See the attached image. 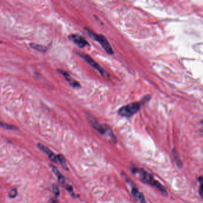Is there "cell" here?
Masks as SVG:
<instances>
[{"label": "cell", "mask_w": 203, "mask_h": 203, "mask_svg": "<svg viewBox=\"0 0 203 203\" xmlns=\"http://www.w3.org/2000/svg\"><path fill=\"white\" fill-rule=\"evenodd\" d=\"M133 173L138 175L140 180L144 184L150 185L151 186L155 187L163 195H168V192L164 188L159 182L155 180L152 175L143 169H138L133 168L131 169Z\"/></svg>", "instance_id": "1"}, {"label": "cell", "mask_w": 203, "mask_h": 203, "mask_svg": "<svg viewBox=\"0 0 203 203\" xmlns=\"http://www.w3.org/2000/svg\"><path fill=\"white\" fill-rule=\"evenodd\" d=\"M150 98H151V96L147 95L145 97L141 102H134L127 104L118 110V114L122 117H126V118L131 117L139 110L143 104H144L145 102L149 101Z\"/></svg>", "instance_id": "2"}, {"label": "cell", "mask_w": 203, "mask_h": 203, "mask_svg": "<svg viewBox=\"0 0 203 203\" xmlns=\"http://www.w3.org/2000/svg\"><path fill=\"white\" fill-rule=\"evenodd\" d=\"M84 31L90 38L100 43L104 50L109 54L112 55L114 54V51L113 50L110 43L104 36H103L102 34H97L88 27H84Z\"/></svg>", "instance_id": "3"}, {"label": "cell", "mask_w": 203, "mask_h": 203, "mask_svg": "<svg viewBox=\"0 0 203 203\" xmlns=\"http://www.w3.org/2000/svg\"><path fill=\"white\" fill-rule=\"evenodd\" d=\"M77 54L81 57H82L84 60H85V61L91 66H92L93 68H95V70H97L100 74H101L102 76L103 77H109V75L108 74V73L102 68L100 65H99V64L96 62L94 60L90 57L89 55L86 54L85 53L83 52H77Z\"/></svg>", "instance_id": "4"}, {"label": "cell", "mask_w": 203, "mask_h": 203, "mask_svg": "<svg viewBox=\"0 0 203 203\" xmlns=\"http://www.w3.org/2000/svg\"><path fill=\"white\" fill-rule=\"evenodd\" d=\"M86 116V118L88 119V122H89V123L91 124V125L95 130H97L100 134H101L102 135L107 134V132L110 128L108 126H107L106 125H100L98 123V122L94 118L93 116H91L89 114H87Z\"/></svg>", "instance_id": "5"}, {"label": "cell", "mask_w": 203, "mask_h": 203, "mask_svg": "<svg viewBox=\"0 0 203 203\" xmlns=\"http://www.w3.org/2000/svg\"><path fill=\"white\" fill-rule=\"evenodd\" d=\"M68 39L80 48H84L86 45H89L88 42L85 39V38L79 34H70L68 36Z\"/></svg>", "instance_id": "6"}, {"label": "cell", "mask_w": 203, "mask_h": 203, "mask_svg": "<svg viewBox=\"0 0 203 203\" xmlns=\"http://www.w3.org/2000/svg\"><path fill=\"white\" fill-rule=\"evenodd\" d=\"M57 72L59 73L60 74H61V75L63 76V77L65 78V79L68 81V82L70 84V85H71L73 88H81L80 84L77 81L75 80L72 77H71L68 72L64 71L62 69H57Z\"/></svg>", "instance_id": "7"}, {"label": "cell", "mask_w": 203, "mask_h": 203, "mask_svg": "<svg viewBox=\"0 0 203 203\" xmlns=\"http://www.w3.org/2000/svg\"><path fill=\"white\" fill-rule=\"evenodd\" d=\"M38 147L39 148L43 151L45 152L48 155V156L49 157L50 159L52 162L56 163H57V161H58L57 156H56L54 152H52L48 148H47L46 146H45V145H44L41 144H38Z\"/></svg>", "instance_id": "8"}, {"label": "cell", "mask_w": 203, "mask_h": 203, "mask_svg": "<svg viewBox=\"0 0 203 203\" xmlns=\"http://www.w3.org/2000/svg\"><path fill=\"white\" fill-rule=\"evenodd\" d=\"M132 193L133 195L139 201L140 203H147L144 195L143 194L139 191L138 189V188L135 186H132Z\"/></svg>", "instance_id": "9"}, {"label": "cell", "mask_w": 203, "mask_h": 203, "mask_svg": "<svg viewBox=\"0 0 203 203\" xmlns=\"http://www.w3.org/2000/svg\"><path fill=\"white\" fill-rule=\"evenodd\" d=\"M50 167H51L52 172L54 173V174L56 175V176L59 179V181L60 183L61 184V185H63V186H66V182H65V178L64 177V176L62 175V174H61L59 170L57 169V168L56 166H54V165L51 164Z\"/></svg>", "instance_id": "10"}, {"label": "cell", "mask_w": 203, "mask_h": 203, "mask_svg": "<svg viewBox=\"0 0 203 203\" xmlns=\"http://www.w3.org/2000/svg\"><path fill=\"white\" fill-rule=\"evenodd\" d=\"M30 47L36 51H40L42 52H45L48 50V48L44 45L36 44L35 43H31L29 44Z\"/></svg>", "instance_id": "11"}, {"label": "cell", "mask_w": 203, "mask_h": 203, "mask_svg": "<svg viewBox=\"0 0 203 203\" xmlns=\"http://www.w3.org/2000/svg\"><path fill=\"white\" fill-rule=\"evenodd\" d=\"M173 157H174L176 165L178 166V168H182V161L180 160V159L179 157V155L178 154V152L175 150H173Z\"/></svg>", "instance_id": "12"}, {"label": "cell", "mask_w": 203, "mask_h": 203, "mask_svg": "<svg viewBox=\"0 0 203 203\" xmlns=\"http://www.w3.org/2000/svg\"><path fill=\"white\" fill-rule=\"evenodd\" d=\"M57 159H58V160L59 161L61 166L63 167V168L66 170H68V164H67L66 161L65 160L64 157L62 155L59 154L57 155Z\"/></svg>", "instance_id": "13"}, {"label": "cell", "mask_w": 203, "mask_h": 203, "mask_svg": "<svg viewBox=\"0 0 203 203\" xmlns=\"http://www.w3.org/2000/svg\"><path fill=\"white\" fill-rule=\"evenodd\" d=\"M1 125L3 128H4L6 129H9V130H16V129H18L16 126L11 125H8V124H6V123H4L2 122H1Z\"/></svg>", "instance_id": "14"}, {"label": "cell", "mask_w": 203, "mask_h": 203, "mask_svg": "<svg viewBox=\"0 0 203 203\" xmlns=\"http://www.w3.org/2000/svg\"><path fill=\"white\" fill-rule=\"evenodd\" d=\"M198 181L200 183V186L199 189V193L201 198L203 199V177L201 176L198 178Z\"/></svg>", "instance_id": "15"}, {"label": "cell", "mask_w": 203, "mask_h": 203, "mask_svg": "<svg viewBox=\"0 0 203 203\" xmlns=\"http://www.w3.org/2000/svg\"><path fill=\"white\" fill-rule=\"evenodd\" d=\"M17 195V190L16 189H13L11 190V191L9 193V197L11 198H15Z\"/></svg>", "instance_id": "16"}, {"label": "cell", "mask_w": 203, "mask_h": 203, "mask_svg": "<svg viewBox=\"0 0 203 203\" xmlns=\"http://www.w3.org/2000/svg\"><path fill=\"white\" fill-rule=\"evenodd\" d=\"M52 189H53V191H54V194L56 195V196L57 197V196L59 195V187H58V186H57V185L54 184V185H52Z\"/></svg>", "instance_id": "17"}, {"label": "cell", "mask_w": 203, "mask_h": 203, "mask_svg": "<svg viewBox=\"0 0 203 203\" xmlns=\"http://www.w3.org/2000/svg\"><path fill=\"white\" fill-rule=\"evenodd\" d=\"M51 203H58V202L56 200H51Z\"/></svg>", "instance_id": "18"}, {"label": "cell", "mask_w": 203, "mask_h": 203, "mask_svg": "<svg viewBox=\"0 0 203 203\" xmlns=\"http://www.w3.org/2000/svg\"><path fill=\"white\" fill-rule=\"evenodd\" d=\"M201 123H202V125H203V121H202V122H201Z\"/></svg>", "instance_id": "19"}]
</instances>
